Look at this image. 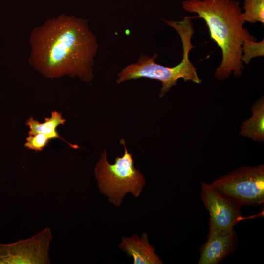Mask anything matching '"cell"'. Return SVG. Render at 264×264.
Returning <instances> with one entry per match:
<instances>
[{
    "mask_svg": "<svg viewBox=\"0 0 264 264\" xmlns=\"http://www.w3.org/2000/svg\"><path fill=\"white\" fill-rule=\"evenodd\" d=\"M252 116L241 127L239 134L257 142L264 140V98L261 97L251 107Z\"/></svg>",
    "mask_w": 264,
    "mask_h": 264,
    "instance_id": "cell-10",
    "label": "cell"
},
{
    "mask_svg": "<svg viewBox=\"0 0 264 264\" xmlns=\"http://www.w3.org/2000/svg\"><path fill=\"white\" fill-rule=\"evenodd\" d=\"M66 121V120L63 118L60 112L54 111L52 112L50 117L45 118L43 123H40L31 117L25 123L29 129L28 135L42 133L48 136L50 139L59 138L66 141L73 148H79L77 145L71 144L62 138L57 131L58 126L64 125Z\"/></svg>",
    "mask_w": 264,
    "mask_h": 264,
    "instance_id": "cell-11",
    "label": "cell"
},
{
    "mask_svg": "<svg viewBox=\"0 0 264 264\" xmlns=\"http://www.w3.org/2000/svg\"><path fill=\"white\" fill-rule=\"evenodd\" d=\"M52 234L46 228L32 237L9 244L0 243V264H49Z\"/></svg>",
    "mask_w": 264,
    "mask_h": 264,
    "instance_id": "cell-7",
    "label": "cell"
},
{
    "mask_svg": "<svg viewBox=\"0 0 264 264\" xmlns=\"http://www.w3.org/2000/svg\"><path fill=\"white\" fill-rule=\"evenodd\" d=\"M264 55V39L256 42L254 39H246L243 41L242 45V61L248 64L252 59Z\"/></svg>",
    "mask_w": 264,
    "mask_h": 264,
    "instance_id": "cell-13",
    "label": "cell"
},
{
    "mask_svg": "<svg viewBox=\"0 0 264 264\" xmlns=\"http://www.w3.org/2000/svg\"><path fill=\"white\" fill-rule=\"evenodd\" d=\"M183 10L203 19L211 38L221 50L222 59L215 78L223 80L232 73L241 76L244 69L242 61V45L246 39H255L243 27L242 10L236 0H185Z\"/></svg>",
    "mask_w": 264,
    "mask_h": 264,
    "instance_id": "cell-2",
    "label": "cell"
},
{
    "mask_svg": "<svg viewBox=\"0 0 264 264\" xmlns=\"http://www.w3.org/2000/svg\"><path fill=\"white\" fill-rule=\"evenodd\" d=\"M50 140L48 136L42 133L28 135L24 146L28 149L39 152L42 151Z\"/></svg>",
    "mask_w": 264,
    "mask_h": 264,
    "instance_id": "cell-14",
    "label": "cell"
},
{
    "mask_svg": "<svg viewBox=\"0 0 264 264\" xmlns=\"http://www.w3.org/2000/svg\"><path fill=\"white\" fill-rule=\"evenodd\" d=\"M242 19L244 22L264 23V0H244Z\"/></svg>",
    "mask_w": 264,
    "mask_h": 264,
    "instance_id": "cell-12",
    "label": "cell"
},
{
    "mask_svg": "<svg viewBox=\"0 0 264 264\" xmlns=\"http://www.w3.org/2000/svg\"><path fill=\"white\" fill-rule=\"evenodd\" d=\"M119 247L134 259V264H161L162 261L155 253L154 248L148 243V234H143L141 238L134 234L131 237H123Z\"/></svg>",
    "mask_w": 264,
    "mask_h": 264,
    "instance_id": "cell-9",
    "label": "cell"
},
{
    "mask_svg": "<svg viewBox=\"0 0 264 264\" xmlns=\"http://www.w3.org/2000/svg\"><path fill=\"white\" fill-rule=\"evenodd\" d=\"M120 142L124 146L123 155L116 157L114 163L110 164L105 150L95 169L100 190L117 206H120L127 192L138 197L145 183L142 174L134 166L132 154L127 149L125 140L121 139Z\"/></svg>",
    "mask_w": 264,
    "mask_h": 264,
    "instance_id": "cell-4",
    "label": "cell"
},
{
    "mask_svg": "<svg viewBox=\"0 0 264 264\" xmlns=\"http://www.w3.org/2000/svg\"><path fill=\"white\" fill-rule=\"evenodd\" d=\"M210 184L241 206L261 205L264 203V165L241 167Z\"/></svg>",
    "mask_w": 264,
    "mask_h": 264,
    "instance_id": "cell-5",
    "label": "cell"
},
{
    "mask_svg": "<svg viewBox=\"0 0 264 264\" xmlns=\"http://www.w3.org/2000/svg\"><path fill=\"white\" fill-rule=\"evenodd\" d=\"M164 21L175 29L180 38L183 50L181 62L174 67H166L155 62L154 59L158 57L157 53L152 57L142 55L136 63L128 65L119 73L117 83L141 78L160 81L162 87L159 97H163L172 87L176 85L179 79L182 78L185 82L201 83L196 67L189 59L190 51L194 47L191 43L194 30L190 18L185 17L181 21L164 19Z\"/></svg>",
    "mask_w": 264,
    "mask_h": 264,
    "instance_id": "cell-3",
    "label": "cell"
},
{
    "mask_svg": "<svg viewBox=\"0 0 264 264\" xmlns=\"http://www.w3.org/2000/svg\"><path fill=\"white\" fill-rule=\"evenodd\" d=\"M201 197L210 215L209 230L227 232L242 219L241 205L227 196L202 182Z\"/></svg>",
    "mask_w": 264,
    "mask_h": 264,
    "instance_id": "cell-6",
    "label": "cell"
},
{
    "mask_svg": "<svg viewBox=\"0 0 264 264\" xmlns=\"http://www.w3.org/2000/svg\"><path fill=\"white\" fill-rule=\"evenodd\" d=\"M238 243L235 229L227 232L209 230L205 243L201 247L199 264H217L231 254Z\"/></svg>",
    "mask_w": 264,
    "mask_h": 264,
    "instance_id": "cell-8",
    "label": "cell"
},
{
    "mask_svg": "<svg viewBox=\"0 0 264 264\" xmlns=\"http://www.w3.org/2000/svg\"><path fill=\"white\" fill-rule=\"evenodd\" d=\"M30 43L29 63L46 77L66 75L87 82L93 79L98 45L87 19L65 14L48 19L32 30Z\"/></svg>",
    "mask_w": 264,
    "mask_h": 264,
    "instance_id": "cell-1",
    "label": "cell"
}]
</instances>
